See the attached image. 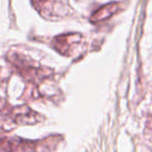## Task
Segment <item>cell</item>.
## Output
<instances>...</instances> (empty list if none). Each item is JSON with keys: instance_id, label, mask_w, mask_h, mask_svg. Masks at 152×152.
Segmentation results:
<instances>
[{"instance_id": "obj_3", "label": "cell", "mask_w": 152, "mask_h": 152, "mask_svg": "<svg viewBox=\"0 0 152 152\" xmlns=\"http://www.w3.org/2000/svg\"><path fill=\"white\" fill-rule=\"evenodd\" d=\"M83 44V36L80 34H66L53 39L52 47L65 56H73Z\"/></svg>"}, {"instance_id": "obj_2", "label": "cell", "mask_w": 152, "mask_h": 152, "mask_svg": "<svg viewBox=\"0 0 152 152\" xmlns=\"http://www.w3.org/2000/svg\"><path fill=\"white\" fill-rule=\"evenodd\" d=\"M34 9L48 20H58L68 13L69 7L65 0H32Z\"/></svg>"}, {"instance_id": "obj_6", "label": "cell", "mask_w": 152, "mask_h": 152, "mask_svg": "<svg viewBox=\"0 0 152 152\" xmlns=\"http://www.w3.org/2000/svg\"><path fill=\"white\" fill-rule=\"evenodd\" d=\"M17 145L15 141L2 137L0 139V152H14Z\"/></svg>"}, {"instance_id": "obj_5", "label": "cell", "mask_w": 152, "mask_h": 152, "mask_svg": "<svg viewBox=\"0 0 152 152\" xmlns=\"http://www.w3.org/2000/svg\"><path fill=\"white\" fill-rule=\"evenodd\" d=\"M121 9L120 3L118 2H112L101 7L98 9L96 12H94L93 15L91 16V22L93 23H99V22L105 21V20L110 19L112 16L117 14Z\"/></svg>"}, {"instance_id": "obj_7", "label": "cell", "mask_w": 152, "mask_h": 152, "mask_svg": "<svg viewBox=\"0 0 152 152\" xmlns=\"http://www.w3.org/2000/svg\"><path fill=\"white\" fill-rule=\"evenodd\" d=\"M146 126H147V128L149 129V130L152 132V116L148 118V120H147V124H146Z\"/></svg>"}, {"instance_id": "obj_4", "label": "cell", "mask_w": 152, "mask_h": 152, "mask_svg": "<svg viewBox=\"0 0 152 152\" xmlns=\"http://www.w3.org/2000/svg\"><path fill=\"white\" fill-rule=\"evenodd\" d=\"M12 116L16 123L21 125L36 124L40 121V115H38L27 106H18L14 108Z\"/></svg>"}, {"instance_id": "obj_1", "label": "cell", "mask_w": 152, "mask_h": 152, "mask_svg": "<svg viewBox=\"0 0 152 152\" xmlns=\"http://www.w3.org/2000/svg\"><path fill=\"white\" fill-rule=\"evenodd\" d=\"M10 61L17 68V70L24 78L30 83H38V81L43 80L47 78L51 73V70L40 67V66H36L34 61L32 63L27 61L22 55L18 53L10 55Z\"/></svg>"}]
</instances>
